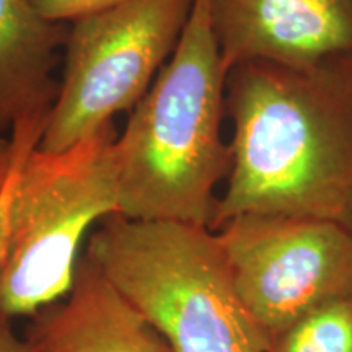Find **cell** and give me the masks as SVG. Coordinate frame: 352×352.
Wrapping results in <instances>:
<instances>
[{
  "mask_svg": "<svg viewBox=\"0 0 352 352\" xmlns=\"http://www.w3.org/2000/svg\"><path fill=\"white\" fill-rule=\"evenodd\" d=\"M0 230H2V204H0Z\"/></svg>",
  "mask_w": 352,
  "mask_h": 352,
  "instance_id": "13",
  "label": "cell"
},
{
  "mask_svg": "<svg viewBox=\"0 0 352 352\" xmlns=\"http://www.w3.org/2000/svg\"><path fill=\"white\" fill-rule=\"evenodd\" d=\"M223 67H307L352 52V0H209Z\"/></svg>",
  "mask_w": 352,
  "mask_h": 352,
  "instance_id": "7",
  "label": "cell"
},
{
  "mask_svg": "<svg viewBox=\"0 0 352 352\" xmlns=\"http://www.w3.org/2000/svg\"><path fill=\"white\" fill-rule=\"evenodd\" d=\"M232 170L212 230L241 214L328 220L352 232V52L307 67L228 72Z\"/></svg>",
  "mask_w": 352,
  "mask_h": 352,
  "instance_id": "1",
  "label": "cell"
},
{
  "mask_svg": "<svg viewBox=\"0 0 352 352\" xmlns=\"http://www.w3.org/2000/svg\"><path fill=\"white\" fill-rule=\"evenodd\" d=\"M69 23L47 20L30 0H0V135L44 132L59 95L54 70Z\"/></svg>",
  "mask_w": 352,
  "mask_h": 352,
  "instance_id": "9",
  "label": "cell"
},
{
  "mask_svg": "<svg viewBox=\"0 0 352 352\" xmlns=\"http://www.w3.org/2000/svg\"><path fill=\"white\" fill-rule=\"evenodd\" d=\"M85 253L173 352L270 351L208 227L113 214L91 233Z\"/></svg>",
  "mask_w": 352,
  "mask_h": 352,
  "instance_id": "4",
  "label": "cell"
},
{
  "mask_svg": "<svg viewBox=\"0 0 352 352\" xmlns=\"http://www.w3.org/2000/svg\"><path fill=\"white\" fill-rule=\"evenodd\" d=\"M12 318L0 311V352H32L25 340H20L13 331Z\"/></svg>",
  "mask_w": 352,
  "mask_h": 352,
  "instance_id": "12",
  "label": "cell"
},
{
  "mask_svg": "<svg viewBox=\"0 0 352 352\" xmlns=\"http://www.w3.org/2000/svg\"><path fill=\"white\" fill-rule=\"evenodd\" d=\"M214 232L236 294L270 346L302 316L352 294V232L340 223L241 214Z\"/></svg>",
  "mask_w": 352,
  "mask_h": 352,
  "instance_id": "6",
  "label": "cell"
},
{
  "mask_svg": "<svg viewBox=\"0 0 352 352\" xmlns=\"http://www.w3.org/2000/svg\"><path fill=\"white\" fill-rule=\"evenodd\" d=\"M192 0H127L69 23L59 95L39 148L60 152L142 100L173 54Z\"/></svg>",
  "mask_w": 352,
  "mask_h": 352,
  "instance_id": "5",
  "label": "cell"
},
{
  "mask_svg": "<svg viewBox=\"0 0 352 352\" xmlns=\"http://www.w3.org/2000/svg\"><path fill=\"white\" fill-rule=\"evenodd\" d=\"M127 0H30V3L47 20L72 23L83 16L104 12Z\"/></svg>",
  "mask_w": 352,
  "mask_h": 352,
  "instance_id": "11",
  "label": "cell"
},
{
  "mask_svg": "<svg viewBox=\"0 0 352 352\" xmlns=\"http://www.w3.org/2000/svg\"><path fill=\"white\" fill-rule=\"evenodd\" d=\"M270 352H352V294L302 316L271 342Z\"/></svg>",
  "mask_w": 352,
  "mask_h": 352,
  "instance_id": "10",
  "label": "cell"
},
{
  "mask_svg": "<svg viewBox=\"0 0 352 352\" xmlns=\"http://www.w3.org/2000/svg\"><path fill=\"white\" fill-rule=\"evenodd\" d=\"M227 77L209 0H192L173 54L118 134V215L212 230L215 189L232 170Z\"/></svg>",
  "mask_w": 352,
  "mask_h": 352,
  "instance_id": "2",
  "label": "cell"
},
{
  "mask_svg": "<svg viewBox=\"0 0 352 352\" xmlns=\"http://www.w3.org/2000/svg\"><path fill=\"white\" fill-rule=\"evenodd\" d=\"M30 318L25 342L32 352H173L87 253L67 296Z\"/></svg>",
  "mask_w": 352,
  "mask_h": 352,
  "instance_id": "8",
  "label": "cell"
},
{
  "mask_svg": "<svg viewBox=\"0 0 352 352\" xmlns=\"http://www.w3.org/2000/svg\"><path fill=\"white\" fill-rule=\"evenodd\" d=\"M41 138H0V311L8 318L67 296L85 233L118 214L113 122L60 152L41 151Z\"/></svg>",
  "mask_w": 352,
  "mask_h": 352,
  "instance_id": "3",
  "label": "cell"
}]
</instances>
